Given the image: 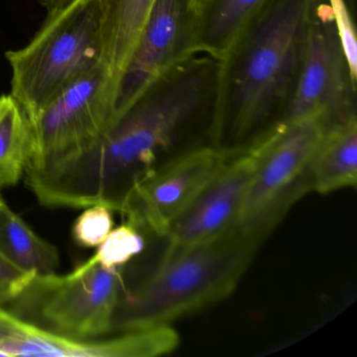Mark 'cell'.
<instances>
[{"label":"cell","instance_id":"5bb4252c","mask_svg":"<svg viewBox=\"0 0 357 357\" xmlns=\"http://www.w3.org/2000/svg\"><path fill=\"white\" fill-rule=\"evenodd\" d=\"M268 0H204L193 14V51L221 59Z\"/></svg>","mask_w":357,"mask_h":357},{"label":"cell","instance_id":"9c48e42d","mask_svg":"<svg viewBox=\"0 0 357 357\" xmlns=\"http://www.w3.org/2000/svg\"><path fill=\"white\" fill-rule=\"evenodd\" d=\"M356 84L329 3L327 0H315L309 20L300 79L282 123L317 114H326L332 122L357 116Z\"/></svg>","mask_w":357,"mask_h":357},{"label":"cell","instance_id":"ba28073f","mask_svg":"<svg viewBox=\"0 0 357 357\" xmlns=\"http://www.w3.org/2000/svg\"><path fill=\"white\" fill-rule=\"evenodd\" d=\"M331 123L334 122L326 114H317L281 123L273 129L237 225L260 215L283 218L301 197L312 190L309 165Z\"/></svg>","mask_w":357,"mask_h":357},{"label":"cell","instance_id":"603a6c76","mask_svg":"<svg viewBox=\"0 0 357 357\" xmlns=\"http://www.w3.org/2000/svg\"><path fill=\"white\" fill-rule=\"evenodd\" d=\"M204 0H189L190 9H191L192 13H195L196 10L199 8V6L204 3Z\"/></svg>","mask_w":357,"mask_h":357},{"label":"cell","instance_id":"cb8c5ba5","mask_svg":"<svg viewBox=\"0 0 357 357\" xmlns=\"http://www.w3.org/2000/svg\"><path fill=\"white\" fill-rule=\"evenodd\" d=\"M5 202L3 198V195H1V191H0V204H3V202Z\"/></svg>","mask_w":357,"mask_h":357},{"label":"cell","instance_id":"30bf717a","mask_svg":"<svg viewBox=\"0 0 357 357\" xmlns=\"http://www.w3.org/2000/svg\"><path fill=\"white\" fill-rule=\"evenodd\" d=\"M273 129L242 147L189 210L175 221L166 236L168 246L162 261L212 241L237 225Z\"/></svg>","mask_w":357,"mask_h":357},{"label":"cell","instance_id":"2e32d148","mask_svg":"<svg viewBox=\"0 0 357 357\" xmlns=\"http://www.w3.org/2000/svg\"><path fill=\"white\" fill-rule=\"evenodd\" d=\"M0 254L30 275H50L59 266L55 246L39 237L6 202L0 204Z\"/></svg>","mask_w":357,"mask_h":357},{"label":"cell","instance_id":"4fadbf2b","mask_svg":"<svg viewBox=\"0 0 357 357\" xmlns=\"http://www.w3.org/2000/svg\"><path fill=\"white\" fill-rule=\"evenodd\" d=\"M311 189L332 193L357 185V116L326 128L309 165Z\"/></svg>","mask_w":357,"mask_h":357},{"label":"cell","instance_id":"e0dca14e","mask_svg":"<svg viewBox=\"0 0 357 357\" xmlns=\"http://www.w3.org/2000/svg\"><path fill=\"white\" fill-rule=\"evenodd\" d=\"M155 0H106L104 62L118 87Z\"/></svg>","mask_w":357,"mask_h":357},{"label":"cell","instance_id":"6da1fadb","mask_svg":"<svg viewBox=\"0 0 357 357\" xmlns=\"http://www.w3.org/2000/svg\"><path fill=\"white\" fill-rule=\"evenodd\" d=\"M218 68L216 59L199 54L177 64L86 149L29 169V189L43 206L103 204L121 212L131 188L158 156L195 127L211 129Z\"/></svg>","mask_w":357,"mask_h":357},{"label":"cell","instance_id":"277c9868","mask_svg":"<svg viewBox=\"0 0 357 357\" xmlns=\"http://www.w3.org/2000/svg\"><path fill=\"white\" fill-rule=\"evenodd\" d=\"M106 0H73L47 20L32 40L6 54L11 93L31 121L81 75L104 61Z\"/></svg>","mask_w":357,"mask_h":357},{"label":"cell","instance_id":"7402d4cb","mask_svg":"<svg viewBox=\"0 0 357 357\" xmlns=\"http://www.w3.org/2000/svg\"><path fill=\"white\" fill-rule=\"evenodd\" d=\"M33 1L41 8H45L47 13H51L66 7V5L72 3L73 0H33Z\"/></svg>","mask_w":357,"mask_h":357},{"label":"cell","instance_id":"8fae6325","mask_svg":"<svg viewBox=\"0 0 357 357\" xmlns=\"http://www.w3.org/2000/svg\"><path fill=\"white\" fill-rule=\"evenodd\" d=\"M193 55L189 0H155L119 80L116 122L158 79Z\"/></svg>","mask_w":357,"mask_h":357},{"label":"cell","instance_id":"ac0fdd59","mask_svg":"<svg viewBox=\"0 0 357 357\" xmlns=\"http://www.w3.org/2000/svg\"><path fill=\"white\" fill-rule=\"evenodd\" d=\"M144 238L135 225L125 222L112 229L93 255L98 262L107 268L124 267L144 248Z\"/></svg>","mask_w":357,"mask_h":357},{"label":"cell","instance_id":"d6986e66","mask_svg":"<svg viewBox=\"0 0 357 357\" xmlns=\"http://www.w3.org/2000/svg\"><path fill=\"white\" fill-rule=\"evenodd\" d=\"M114 211L103 204L87 206L75 221L73 237L80 246L98 248L114 229Z\"/></svg>","mask_w":357,"mask_h":357},{"label":"cell","instance_id":"3957f363","mask_svg":"<svg viewBox=\"0 0 357 357\" xmlns=\"http://www.w3.org/2000/svg\"><path fill=\"white\" fill-rule=\"evenodd\" d=\"M271 233L255 223H240L212 241L162 261L139 288L123 290L112 334L171 325L229 298Z\"/></svg>","mask_w":357,"mask_h":357},{"label":"cell","instance_id":"44dd1931","mask_svg":"<svg viewBox=\"0 0 357 357\" xmlns=\"http://www.w3.org/2000/svg\"><path fill=\"white\" fill-rule=\"evenodd\" d=\"M30 277L0 254V304L15 296Z\"/></svg>","mask_w":357,"mask_h":357},{"label":"cell","instance_id":"7a4b0ae2","mask_svg":"<svg viewBox=\"0 0 357 357\" xmlns=\"http://www.w3.org/2000/svg\"><path fill=\"white\" fill-rule=\"evenodd\" d=\"M315 0H268L219 60L210 141L241 148L281 124L294 99Z\"/></svg>","mask_w":357,"mask_h":357},{"label":"cell","instance_id":"5b68a950","mask_svg":"<svg viewBox=\"0 0 357 357\" xmlns=\"http://www.w3.org/2000/svg\"><path fill=\"white\" fill-rule=\"evenodd\" d=\"M123 271L91 257L68 275H31L3 304L31 325L73 342H93L112 334L123 291Z\"/></svg>","mask_w":357,"mask_h":357},{"label":"cell","instance_id":"ffe728a7","mask_svg":"<svg viewBox=\"0 0 357 357\" xmlns=\"http://www.w3.org/2000/svg\"><path fill=\"white\" fill-rule=\"evenodd\" d=\"M333 15L336 31L350 68L353 80L357 82V39L354 24L346 0H327Z\"/></svg>","mask_w":357,"mask_h":357},{"label":"cell","instance_id":"52a82bcc","mask_svg":"<svg viewBox=\"0 0 357 357\" xmlns=\"http://www.w3.org/2000/svg\"><path fill=\"white\" fill-rule=\"evenodd\" d=\"M241 148L199 146L152 167L131 188L121 214L139 231L166 237Z\"/></svg>","mask_w":357,"mask_h":357},{"label":"cell","instance_id":"7c38bea8","mask_svg":"<svg viewBox=\"0 0 357 357\" xmlns=\"http://www.w3.org/2000/svg\"><path fill=\"white\" fill-rule=\"evenodd\" d=\"M135 350L129 334L73 342L31 325L0 304V356L131 357Z\"/></svg>","mask_w":357,"mask_h":357},{"label":"cell","instance_id":"8992f818","mask_svg":"<svg viewBox=\"0 0 357 357\" xmlns=\"http://www.w3.org/2000/svg\"><path fill=\"white\" fill-rule=\"evenodd\" d=\"M116 93L104 61L60 91L32 121L34 149L28 168L66 160L97 142L116 122Z\"/></svg>","mask_w":357,"mask_h":357},{"label":"cell","instance_id":"9a60e30c","mask_svg":"<svg viewBox=\"0 0 357 357\" xmlns=\"http://www.w3.org/2000/svg\"><path fill=\"white\" fill-rule=\"evenodd\" d=\"M34 149V129L28 112L11 93L0 96V191L26 174Z\"/></svg>","mask_w":357,"mask_h":357}]
</instances>
